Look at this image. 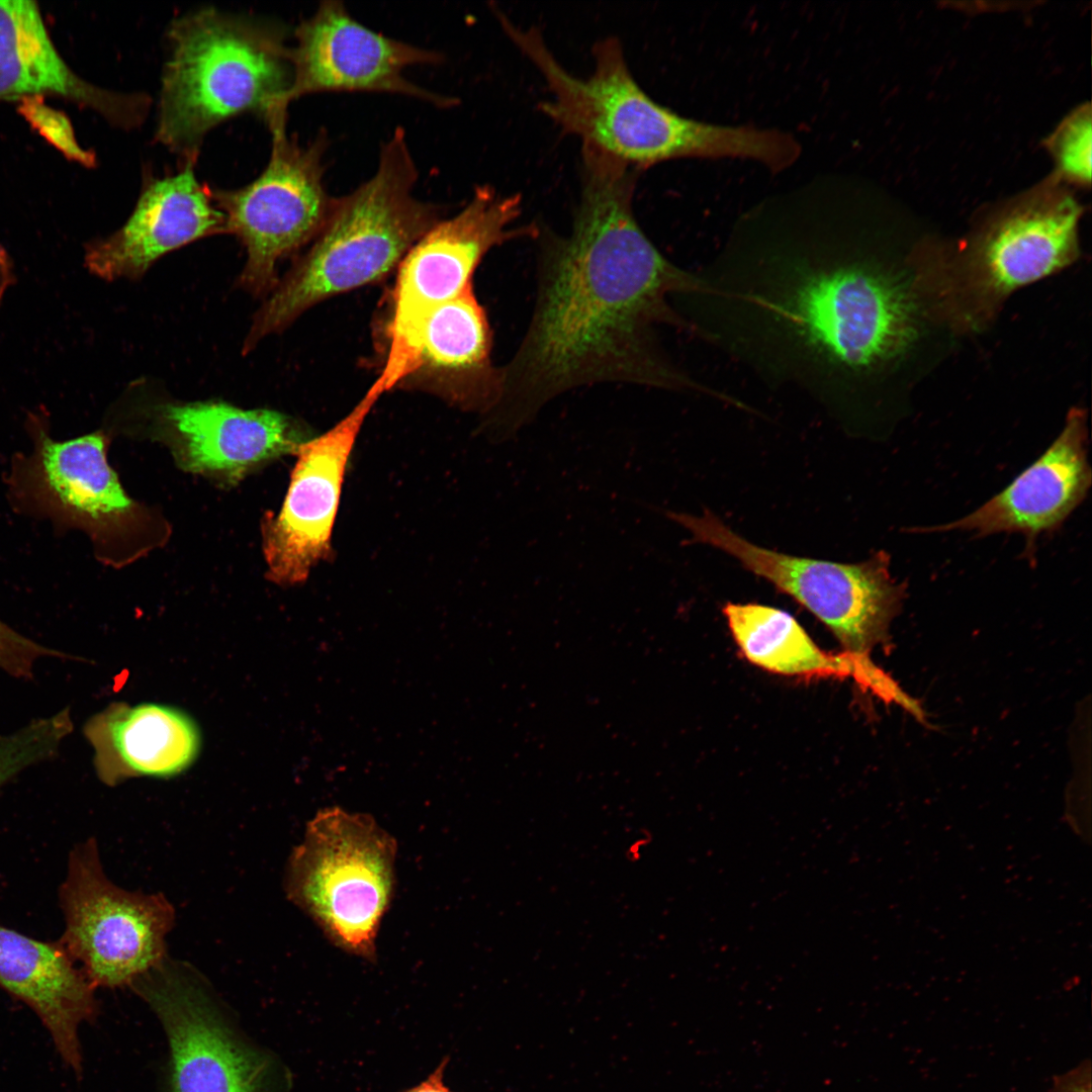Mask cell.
I'll use <instances>...</instances> for the list:
<instances>
[{"mask_svg":"<svg viewBox=\"0 0 1092 1092\" xmlns=\"http://www.w3.org/2000/svg\"><path fill=\"white\" fill-rule=\"evenodd\" d=\"M925 239L841 230L729 245L704 297L756 368L836 406L908 394L954 348L925 265Z\"/></svg>","mask_w":1092,"mask_h":1092,"instance_id":"cell-1","label":"cell"},{"mask_svg":"<svg viewBox=\"0 0 1092 1092\" xmlns=\"http://www.w3.org/2000/svg\"><path fill=\"white\" fill-rule=\"evenodd\" d=\"M641 170L581 145V186L566 236H543L531 321L500 368L497 404L528 414L583 385L627 382L711 392L663 352L657 327L696 332L669 303L702 276L674 265L634 213ZM517 413V414H518Z\"/></svg>","mask_w":1092,"mask_h":1092,"instance_id":"cell-2","label":"cell"},{"mask_svg":"<svg viewBox=\"0 0 1092 1092\" xmlns=\"http://www.w3.org/2000/svg\"><path fill=\"white\" fill-rule=\"evenodd\" d=\"M493 10L504 31L547 84L551 97L541 101L539 109L581 145L640 170L680 158H738L779 171L799 156V144L781 130L704 122L657 103L635 80L614 35L596 41L594 70L579 78L559 63L537 26L517 25Z\"/></svg>","mask_w":1092,"mask_h":1092,"instance_id":"cell-3","label":"cell"},{"mask_svg":"<svg viewBox=\"0 0 1092 1092\" xmlns=\"http://www.w3.org/2000/svg\"><path fill=\"white\" fill-rule=\"evenodd\" d=\"M418 179L405 130L396 127L380 146L373 175L335 199L307 253L258 310L244 353L313 305L377 282L398 267L441 219L439 205L415 195Z\"/></svg>","mask_w":1092,"mask_h":1092,"instance_id":"cell-4","label":"cell"},{"mask_svg":"<svg viewBox=\"0 0 1092 1092\" xmlns=\"http://www.w3.org/2000/svg\"><path fill=\"white\" fill-rule=\"evenodd\" d=\"M168 43L155 141L181 164L196 163L205 135L234 116L287 117L291 66L275 25L203 8L176 18Z\"/></svg>","mask_w":1092,"mask_h":1092,"instance_id":"cell-5","label":"cell"},{"mask_svg":"<svg viewBox=\"0 0 1092 1092\" xmlns=\"http://www.w3.org/2000/svg\"><path fill=\"white\" fill-rule=\"evenodd\" d=\"M1082 213L1072 194L1049 183L987 211L959 240L937 237L932 281L952 335L985 333L1015 291L1077 262Z\"/></svg>","mask_w":1092,"mask_h":1092,"instance_id":"cell-6","label":"cell"},{"mask_svg":"<svg viewBox=\"0 0 1092 1092\" xmlns=\"http://www.w3.org/2000/svg\"><path fill=\"white\" fill-rule=\"evenodd\" d=\"M396 842L375 819L320 810L291 852L287 897L339 947L371 960L394 888Z\"/></svg>","mask_w":1092,"mask_h":1092,"instance_id":"cell-7","label":"cell"},{"mask_svg":"<svg viewBox=\"0 0 1092 1092\" xmlns=\"http://www.w3.org/2000/svg\"><path fill=\"white\" fill-rule=\"evenodd\" d=\"M667 516L690 532L691 542L728 554L797 601L851 654L868 656L882 643L902 606L906 583L892 576L891 558L883 550L855 563L796 556L747 540L708 510Z\"/></svg>","mask_w":1092,"mask_h":1092,"instance_id":"cell-8","label":"cell"},{"mask_svg":"<svg viewBox=\"0 0 1092 1092\" xmlns=\"http://www.w3.org/2000/svg\"><path fill=\"white\" fill-rule=\"evenodd\" d=\"M268 126L272 147L263 172L241 188H211L229 234L247 250L239 283L258 295L273 291L278 263L314 239L336 199L325 185L327 131L302 144L287 133L286 121Z\"/></svg>","mask_w":1092,"mask_h":1092,"instance_id":"cell-9","label":"cell"},{"mask_svg":"<svg viewBox=\"0 0 1092 1092\" xmlns=\"http://www.w3.org/2000/svg\"><path fill=\"white\" fill-rule=\"evenodd\" d=\"M59 897L65 917L59 941L95 988L129 987L166 960L173 906L163 894L130 892L112 883L95 839L71 851Z\"/></svg>","mask_w":1092,"mask_h":1092,"instance_id":"cell-10","label":"cell"},{"mask_svg":"<svg viewBox=\"0 0 1092 1092\" xmlns=\"http://www.w3.org/2000/svg\"><path fill=\"white\" fill-rule=\"evenodd\" d=\"M129 987L165 1030L167 1092H279L274 1057L243 1035L194 971L166 959Z\"/></svg>","mask_w":1092,"mask_h":1092,"instance_id":"cell-11","label":"cell"},{"mask_svg":"<svg viewBox=\"0 0 1092 1092\" xmlns=\"http://www.w3.org/2000/svg\"><path fill=\"white\" fill-rule=\"evenodd\" d=\"M380 378L426 389L460 407L488 412L498 404L500 368L491 361L492 333L472 286L388 328Z\"/></svg>","mask_w":1092,"mask_h":1092,"instance_id":"cell-12","label":"cell"},{"mask_svg":"<svg viewBox=\"0 0 1092 1092\" xmlns=\"http://www.w3.org/2000/svg\"><path fill=\"white\" fill-rule=\"evenodd\" d=\"M288 48L290 86L284 109L304 95L321 92H378L403 95L440 108L456 99L423 88L404 75L414 66L438 65L444 56L370 29L341 1H323L294 30Z\"/></svg>","mask_w":1092,"mask_h":1092,"instance_id":"cell-13","label":"cell"},{"mask_svg":"<svg viewBox=\"0 0 1092 1092\" xmlns=\"http://www.w3.org/2000/svg\"><path fill=\"white\" fill-rule=\"evenodd\" d=\"M384 391L378 378L349 415L296 452L280 512L265 518L263 524L267 575L274 582L302 583L315 565L331 558L333 527L349 458L366 417Z\"/></svg>","mask_w":1092,"mask_h":1092,"instance_id":"cell-14","label":"cell"},{"mask_svg":"<svg viewBox=\"0 0 1092 1092\" xmlns=\"http://www.w3.org/2000/svg\"><path fill=\"white\" fill-rule=\"evenodd\" d=\"M522 197L499 194L490 185H477L466 205L454 216L438 220L410 249L399 264L393 289L391 320H401L461 294L492 248L540 235L535 223L516 220Z\"/></svg>","mask_w":1092,"mask_h":1092,"instance_id":"cell-15","label":"cell"},{"mask_svg":"<svg viewBox=\"0 0 1092 1092\" xmlns=\"http://www.w3.org/2000/svg\"><path fill=\"white\" fill-rule=\"evenodd\" d=\"M1087 453V412L1073 406L1056 440L1005 489L956 521L906 531H963L979 538L1019 533L1026 551L1033 553L1037 537L1058 529L1087 495L1092 482Z\"/></svg>","mask_w":1092,"mask_h":1092,"instance_id":"cell-16","label":"cell"},{"mask_svg":"<svg viewBox=\"0 0 1092 1092\" xmlns=\"http://www.w3.org/2000/svg\"><path fill=\"white\" fill-rule=\"evenodd\" d=\"M194 162L165 177L147 179L126 222L89 246L86 263L103 279L139 278L164 254L207 236L229 234L211 188L195 175Z\"/></svg>","mask_w":1092,"mask_h":1092,"instance_id":"cell-17","label":"cell"},{"mask_svg":"<svg viewBox=\"0 0 1092 1092\" xmlns=\"http://www.w3.org/2000/svg\"><path fill=\"white\" fill-rule=\"evenodd\" d=\"M158 413L182 468L232 482L263 462L296 453L310 439L296 422L271 410L207 401L171 403Z\"/></svg>","mask_w":1092,"mask_h":1092,"instance_id":"cell-18","label":"cell"},{"mask_svg":"<svg viewBox=\"0 0 1092 1092\" xmlns=\"http://www.w3.org/2000/svg\"><path fill=\"white\" fill-rule=\"evenodd\" d=\"M44 95L89 108L126 130L146 120L152 103L145 93L115 92L81 78L55 47L34 2L0 0V100Z\"/></svg>","mask_w":1092,"mask_h":1092,"instance_id":"cell-19","label":"cell"},{"mask_svg":"<svg viewBox=\"0 0 1092 1092\" xmlns=\"http://www.w3.org/2000/svg\"><path fill=\"white\" fill-rule=\"evenodd\" d=\"M0 988L36 1014L63 1063L82 1075L79 1030L97 1016L96 988L60 941H39L0 925Z\"/></svg>","mask_w":1092,"mask_h":1092,"instance_id":"cell-20","label":"cell"},{"mask_svg":"<svg viewBox=\"0 0 1092 1092\" xmlns=\"http://www.w3.org/2000/svg\"><path fill=\"white\" fill-rule=\"evenodd\" d=\"M84 734L94 766L106 785L129 777H173L187 768L200 746L192 719L176 708L114 703L91 717Z\"/></svg>","mask_w":1092,"mask_h":1092,"instance_id":"cell-21","label":"cell"},{"mask_svg":"<svg viewBox=\"0 0 1092 1092\" xmlns=\"http://www.w3.org/2000/svg\"><path fill=\"white\" fill-rule=\"evenodd\" d=\"M105 446L100 433L61 442L39 431L24 468L31 497L57 518L90 527L127 512L130 499L108 465Z\"/></svg>","mask_w":1092,"mask_h":1092,"instance_id":"cell-22","label":"cell"},{"mask_svg":"<svg viewBox=\"0 0 1092 1092\" xmlns=\"http://www.w3.org/2000/svg\"><path fill=\"white\" fill-rule=\"evenodd\" d=\"M722 612L743 655L765 670L803 677H852L887 699L896 690L869 656L823 650L786 611L756 603H727Z\"/></svg>","mask_w":1092,"mask_h":1092,"instance_id":"cell-23","label":"cell"},{"mask_svg":"<svg viewBox=\"0 0 1092 1092\" xmlns=\"http://www.w3.org/2000/svg\"><path fill=\"white\" fill-rule=\"evenodd\" d=\"M66 738L67 729L55 715L0 733V789L25 769L55 757Z\"/></svg>","mask_w":1092,"mask_h":1092,"instance_id":"cell-24","label":"cell"},{"mask_svg":"<svg viewBox=\"0 0 1092 1092\" xmlns=\"http://www.w3.org/2000/svg\"><path fill=\"white\" fill-rule=\"evenodd\" d=\"M1091 133V110L1089 105H1085L1064 120L1050 139V148L1059 170L1071 181L1090 183Z\"/></svg>","mask_w":1092,"mask_h":1092,"instance_id":"cell-25","label":"cell"},{"mask_svg":"<svg viewBox=\"0 0 1092 1092\" xmlns=\"http://www.w3.org/2000/svg\"><path fill=\"white\" fill-rule=\"evenodd\" d=\"M21 101V111L26 119L66 157L86 167L96 164L94 153L83 149L77 142L66 115L41 103L40 98Z\"/></svg>","mask_w":1092,"mask_h":1092,"instance_id":"cell-26","label":"cell"},{"mask_svg":"<svg viewBox=\"0 0 1092 1092\" xmlns=\"http://www.w3.org/2000/svg\"><path fill=\"white\" fill-rule=\"evenodd\" d=\"M71 657L62 650L21 634L0 620V670L5 673L20 679H31L39 660Z\"/></svg>","mask_w":1092,"mask_h":1092,"instance_id":"cell-27","label":"cell"},{"mask_svg":"<svg viewBox=\"0 0 1092 1092\" xmlns=\"http://www.w3.org/2000/svg\"><path fill=\"white\" fill-rule=\"evenodd\" d=\"M1049 1092H1092L1090 1059H1084L1068 1071L1054 1076Z\"/></svg>","mask_w":1092,"mask_h":1092,"instance_id":"cell-28","label":"cell"},{"mask_svg":"<svg viewBox=\"0 0 1092 1092\" xmlns=\"http://www.w3.org/2000/svg\"><path fill=\"white\" fill-rule=\"evenodd\" d=\"M446 1065L447 1060L442 1061L437 1069H435L426 1080L402 1092H453L443 1081Z\"/></svg>","mask_w":1092,"mask_h":1092,"instance_id":"cell-29","label":"cell"}]
</instances>
